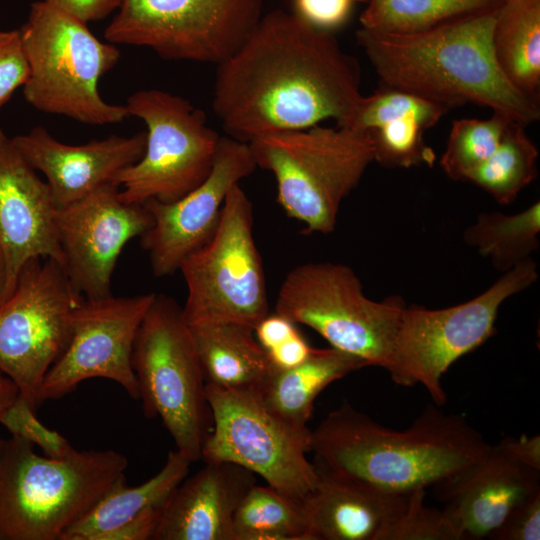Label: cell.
<instances>
[{
  "label": "cell",
  "mask_w": 540,
  "mask_h": 540,
  "mask_svg": "<svg viewBox=\"0 0 540 540\" xmlns=\"http://www.w3.org/2000/svg\"><path fill=\"white\" fill-rule=\"evenodd\" d=\"M357 1L293 0V12L314 28L333 33L349 20Z\"/></svg>",
  "instance_id": "cell-36"
},
{
  "label": "cell",
  "mask_w": 540,
  "mask_h": 540,
  "mask_svg": "<svg viewBox=\"0 0 540 540\" xmlns=\"http://www.w3.org/2000/svg\"><path fill=\"white\" fill-rule=\"evenodd\" d=\"M4 443H5V439H3L1 437V435H0V452H1L2 448H3V446H4Z\"/></svg>",
  "instance_id": "cell-44"
},
{
  "label": "cell",
  "mask_w": 540,
  "mask_h": 540,
  "mask_svg": "<svg viewBox=\"0 0 540 540\" xmlns=\"http://www.w3.org/2000/svg\"><path fill=\"white\" fill-rule=\"evenodd\" d=\"M153 223L144 204H129L110 182L56 211L64 269L74 288L88 299L111 295L118 257L128 241Z\"/></svg>",
  "instance_id": "cell-16"
},
{
  "label": "cell",
  "mask_w": 540,
  "mask_h": 540,
  "mask_svg": "<svg viewBox=\"0 0 540 540\" xmlns=\"http://www.w3.org/2000/svg\"><path fill=\"white\" fill-rule=\"evenodd\" d=\"M18 396L16 384L0 370V420Z\"/></svg>",
  "instance_id": "cell-42"
},
{
  "label": "cell",
  "mask_w": 540,
  "mask_h": 540,
  "mask_svg": "<svg viewBox=\"0 0 540 540\" xmlns=\"http://www.w3.org/2000/svg\"><path fill=\"white\" fill-rule=\"evenodd\" d=\"M11 436L22 438L38 446L44 455L65 458L75 448L56 430L47 428L36 416L32 407L20 394L0 420Z\"/></svg>",
  "instance_id": "cell-34"
},
{
  "label": "cell",
  "mask_w": 540,
  "mask_h": 540,
  "mask_svg": "<svg viewBox=\"0 0 540 540\" xmlns=\"http://www.w3.org/2000/svg\"><path fill=\"white\" fill-rule=\"evenodd\" d=\"M253 225L252 202L237 184L226 197L213 236L179 267L187 288L182 311L188 324L235 322L254 329L269 313Z\"/></svg>",
  "instance_id": "cell-10"
},
{
  "label": "cell",
  "mask_w": 540,
  "mask_h": 540,
  "mask_svg": "<svg viewBox=\"0 0 540 540\" xmlns=\"http://www.w3.org/2000/svg\"><path fill=\"white\" fill-rule=\"evenodd\" d=\"M128 460L115 450L39 455L22 438L0 452V540H60L120 479Z\"/></svg>",
  "instance_id": "cell-4"
},
{
  "label": "cell",
  "mask_w": 540,
  "mask_h": 540,
  "mask_svg": "<svg viewBox=\"0 0 540 540\" xmlns=\"http://www.w3.org/2000/svg\"><path fill=\"white\" fill-rule=\"evenodd\" d=\"M257 168L248 143L221 136L208 177L182 198L144 205L153 223L139 238L155 277L172 275L183 260L213 236L233 186Z\"/></svg>",
  "instance_id": "cell-17"
},
{
  "label": "cell",
  "mask_w": 540,
  "mask_h": 540,
  "mask_svg": "<svg viewBox=\"0 0 540 540\" xmlns=\"http://www.w3.org/2000/svg\"><path fill=\"white\" fill-rule=\"evenodd\" d=\"M300 333L297 324L274 312L268 313L254 328L260 345L268 351Z\"/></svg>",
  "instance_id": "cell-39"
},
{
  "label": "cell",
  "mask_w": 540,
  "mask_h": 540,
  "mask_svg": "<svg viewBox=\"0 0 540 540\" xmlns=\"http://www.w3.org/2000/svg\"><path fill=\"white\" fill-rule=\"evenodd\" d=\"M262 7V0H122L104 38L150 48L165 60L217 66L243 44Z\"/></svg>",
  "instance_id": "cell-14"
},
{
  "label": "cell",
  "mask_w": 540,
  "mask_h": 540,
  "mask_svg": "<svg viewBox=\"0 0 540 540\" xmlns=\"http://www.w3.org/2000/svg\"><path fill=\"white\" fill-rule=\"evenodd\" d=\"M188 325L206 384L259 393L274 368L253 328L235 322Z\"/></svg>",
  "instance_id": "cell-24"
},
{
  "label": "cell",
  "mask_w": 540,
  "mask_h": 540,
  "mask_svg": "<svg viewBox=\"0 0 540 540\" xmlns=\"http://www.w3.org/2000/svg\"><path fill=\"white\" fill-rule=\"evenodd\" d=\"M367 367L360 358L333 347L315 348L301 364L274 369L259 391L265 406L288 424L306 428L318 395L331 383Z\"/></svg>",
  "instance_id": "cell-26"
},
{
  "label": "cell",
  "mask_w": 540,
  "mask_h": 540,
  "mask_svg": "<svg viewBox=\"0 0 540 540\" xmlns=\"http://www.w3.org/2000/svg\"><path fill=\"white\" fill-rule=\"evenodd\" d=\"M314 350L302 334L298 333L266 353L274 369L285 370L304 362Z\"/></svg>",
  "instance_id": "cell-40"
},
{
  "label": "cell",
  "mask_w": 540,
  "mask_h": 540,
  "mask_svg": "<svg viewBox=\"0 0 540 540\" xmlns=\"http://www.w3.org/2000/svg\"><path fill=\"white\" fill-rule=\"evenodd\" d=\"M212 425L201 451L204 462H230L262 477L269 486L302 500L318 474L307 454L311 430L273 414L256 391L206 384Z\"/></svg>",
  "instance_id": "cell-13"
},
{
  "label": "cell",
  "mask_w": 540,
  "mask_h": 540,
  "mask_svg": "<svg viewBox=\"0 0 540 540\" xmlns=\"http://www.w3.org/2000/svg\"><path fill=\"white\" fill-rule=\"evenodd\" d=\"M492 49L506 78L539 99L540 0H503L492 30Z\"/></svg>",
  "instance_id": "cell-27"
},
{
  "label": "cell",
  "mask_w": 540,
  "mask_h": 540,
  "mask_svg": "<svg viewBox=\"0 0 540 540\" xmlns=\"http://www.w3.org/2000/svg\"><path fill=\"white\" fill-rule=\"evenodd\" d=\"M18 31L29 68L23 85L27 103L87 125L129 117L125 105L108 103L98 89L120 59L115 44L100 41L86 23L43 0L31 4Z\"/></svg>",
  "instance_id": "cell-5"
},
{
  "label": "cell",
  "mask_w": 540,
  "mask_h": 540,
  "mask_svg": "<svg viewBox=\"0 0 540 540\" xmlns=\"http://www.w3.org/2000/svg\"><path fill=\"white\" fill-rule=\"evenodd\" d=\"M461 540L489 536L526 499L540 491V471L525 467L497 445L474 464L434 486Z\"/></svg>",
  "instance_id": "cell-20"
},
{
  "label": "cell",
  "mask_w": 540,
  "mask_h": 540,
  "mask_svg": "<svg viewBox=\"0 0 540 540\" xmlns=\"http://www.w3.org/2000/svg\"><path fill=\"white\" fill-rule=\"evenodd\" d=\"M13 141L26 161L45 175L59 209L114 182L120 171L139 161L145 151L146 131L70 145L57 140L46 128L36 126L13 137Z\"/></svg>",
  "instance_id": "cell-19"
},
{
  "label": "cell",
  "mask_w": 540,
  "mask_h": 540,
  "mask_svg": "<svg viewBox=\"0 0 540 540\" xmlns=\"http://www.w3.org/2000/svg\"><path fill=\"white\" fill-rule=\"evenodd\" d=\"M132 368L145 417H159L176 450L200 460L212 418L192 334L173 298L155 294L135 338Z\"/></svg>",
  "instance_id": "cell-7"
},
{
  "label": "cell",
  "mask_w": 540,
  "mask_h": 540,
  "mask_svg": "<svg viewBox=\"0 0 540 540\" xmlns=\"http://www.w3.org/2000/svg\"><path fill=\"white\" fill-rule=\"evenodd\" d=\"M83 298L59 262L36 257L21 267L11 295L0 304V370L35 409Z\"/></svg>",
  "instance_id": "cell-12"
},
{
  "label": "cell",
  "mask_w": 540,
  "mask_h": 540,
  "mask_svg": "<svg viewBox=\"0 0 540 540\" xmlns=\"http://www.w3.org/2000/svg\"><path fill=\"white\" fill-rule=\"evenodd\" d=\"M55 8L84 22L103 20L116 9L122 0H43Z\"/></svg>",
  "instance_id": "cell-38"
},
{
  "label": "cell",
  "mask_w": 540,
  "mask_h": 540,
  "mask_svg": "<svg viewBox=\"0 0 540 540\" xmlns=\"http://www.w3.org/2000/svg\"><path fill=\"white\" fill-rule=\"evenodd\" d=\"M425 496L426 489L409 494L405 509L382 540H461L443 510L425 505Z\"/></svg>",
  "instance_id": "cell-33"
},
{
  "label": "cell",
  "mask_w": 540,
  "mask_h": 540,
  "mask_svg": "<svg viewBox=\"0 0 540 540\" xmlns=\"http://www.w3.org/2000/svg\"><path fill=\"white\" fill-rule=\"evenodd\" d=\"M525 127L511 122L493 154L466 179L500 204L513 202L537 176L539 152Z\"/></svg>",
  "instance_id": "cell-31"
},
{
  "label": "cell",
  "mask_w": 540,
  "mask_h": 540,
  "mask_svg": "<svg viewBox=\"0 0 540 540\" xmlns=\"http://www.w3.org/2000/svg\"><path fill=\"white\" fill-rule=\"evenodd\" d=\"M155 294L83 298L74 312L68 345L44 378L40 404L63 398L92 378L112 380L138 400L132 352Z\"/></svg>",
  "instance_id": "cell-15"
},
{
  "label": "cell",
  "mask_w": 540,
  "mask_h": 540,
  "mask_svg": "<svg viewBox=\"0 0 540 540\" xmlns=\"http://www.w3.org/2000/svg\"><path fill=\"white\" fill-rule=\"evenodd\" d=\"M255 483V474L242 466L205 462L176 488L153 539L231 540L235 511Z\"/></svg>",
  "instance_id": "cell-21"
},
{
  "label": "cell",
  "mask_w": 540,
  "mask_h": 540,
  "mask_svg": "<svg viewBox=\"0 0 540 540\" xmlns=\"http://www.w3.org/2000/svg\"><path fill=\"white\" fill-rule=\"evenodd\" d=\"M28 74L18 29L0 30V108L23 87Z\"/></svg>",
  "instance_id": "cell-35"
},
{
  "label": "cell",
  "mask_w": 540,
  "mask_h": 540,
  "mask_svg": "<svg viewBox=\"0 0 540 540\" xmlns=\"http://www.w3.org/2000/svg\"><path fill=\"white\" fill-rule=\"evenodd\" d=\"M448 109L411 92L380 84L360 100L348 128L366 132L374 161L388 168L432 167L434 150L424 134Z\"/></svg>",
  "instance_id": "cell-22"
},
{
  "label": "cell",
  "mask_w": 540,
  "mask_h": 540,
  "mask_svg": "<svg viewBox=\"0 0 540 540\" xmlns=\"http://www.w3.org/2000/svg\"><path fill=\"white\" fill-rule=\"evenodd\" d=\"M540 202L515 213L483 212L463 233V241L490 259L492 266L506 272L539 248Z\"/></svg>",
  "instance_id": "cell-28"
},
{
  "label": "cell",
  "mask_w": 540,
  "mask_h": 540,
  "mask_svg": "<svg viewBox=\"0 0 540 540\" xmlns=\"http://www.w3.org/2000/svg\"><path fill=\"white\" fill-rule=\"evenodd\" d=\"M493 540L540 539V491L518 505L489 536Z\"/></svg>",
  "instance_id": "cell-37"
},
{
  "label": "cell",
  "mask_w": 540,
  "mask_h": 540,
  "mask_svg": "<svg viewBox=\"0 0 540 540\" xmlns=\"http://www.w3.org/2000/svg\"><path fill=\"white\" fill-rule=\"evenodd\" d=\"M360 86L357 59L332 32L275 9L217 65L212 109L227 136L250 143L329 119L348 127L363 97Z\"/></svg>",
  "instance_id": "cell-1"
},
{
  "label": "cell",
  "mask_w": 540,
  "mask_h": 540,
  "mask_svg": "<svg viewBox=\"0 0 540 540\" xmlns=\"http://www.w3.org/2000/svg\"><path fill=\"white\" fill-rule=\"evenodd\" d=\"M503 0H368L361 28L383 34L412 35L454 19L495 8Z\"/></svg>",
  "instance_id": "cell-30"
},
{
  "label": "cell",
  "mask_w": 540,
  "mask_h": 540,
  "mask_svg": "<svg viewBox=\"0 0 540 540\" xmlns=\"http://www.w3.org/2000/svg\"><path fill=\"white\" fill-rule=\"evenodd\" d=\"M499 6L412 35L359 28L356 39L380 84L448 110L464 104L487 107L527 126L540 118L539 99L515 88L495 59L492 30Z\"/></svg>",
  "instance_id": "cell-3"
},
{
  "label": "cell",
  "mask_w": 540,
  "mask_h": 540,
  "mask_svg": "<svg viewBox=\"0 0 540 540\" xmlns=\"http://www.w3.org/2000/svg\"><path fill=\"white\" fill-rule=\"evenodd\" d=\"M406 303L393 295L368 298L348 265L308 262L285 276L275 312L315 330L331 347L389 370L400 318Z\"/></svg>",
  "instance_id": "cell-8"
},
{
  "label": "cell",
  "mask_w": 540,
  "mask_h": 540,
  "mask_svg": "<svg viewBox=\"0 0 540 540\" xmlns=\"http://www.w3.org/2000/svg\"><path fill=\"white\" fill-rule=\"evenodd\" d=\"M491 445L467 420L430 405L405 430L387 428L348 403L311 431L314 464L396 495L434 487L483 457Z\"/></svg>",
  "instance_id": "cell-2"
},
{
  "label": "cell",
  "mask_w": 540,
  "mask_h": 540,
  "mask_svg": "<svg viewBox=\"0 0 540 540\" xmlns=\"http://www.w3.org/2000/svg\"><path fill=\"white\" fill-rule=\"evenodd\" d=\"M57 208L48 184L0 128V240L7 267L5 300L31 258H52L64 268ZM4 300V301H5Z\"/></svg>",
  "instance_id": "cell-18"
},
{
  "label": "cell",
  "mask_w": 540,
  "mask_h": 540,
  "mask_svg": "<svg viewBox=\"0 0 540 540\" xmlns=\"http://www.w3.org/2000/svg\"><path fill=\"white\" fill-rule=\"evenodd\" d=\"M7 284V267L4 250L0 240V304L5 300V291Z\"/></svg>",
  "instance_id": "cell-43"
},
{
  "label": "cell",
  "mask_w": 540,
  "mask_h": 540,
  "mask_svg": "<svg viewBox=\"0 0 540 540\" xmlns=\"http://www.w3.org/2000/svg\"><path fill=\"white\" fill-rule=\"evenodd\" d=\"M497 446L517 463L533 470L540 471V437L539 435L506 437Z\"/></svg>",
  "instance_id": "cell-41"
},
{
  "label": "cell",
  "mask_w": 540,
  "mask_h": 540,
  "mask_svg": "<svg viewBox=\"0 0 540 540\" xmlns=\"http://www.w3.org/2000/svg\"><path fill=\"white\" fill-rule=\"evenodd\" d=\"M537 279V263L531 257L466 302L441 309L406 305L388 370L391 379L400 386L420 384L437 406L443 405V375L495 334L501 305Z\"/></svg>",
  "instance_id": "cell-9"
},
{
  "label": "cell",
  "mask_w": 540,
  "mask_h": 540,
  "mask_svg": "<svg viewBox=\"0 0 540 540\" xmlns=\"http://www.w3.org/2000/svg\"><path fill=\"white\" fill-rule=\"evenodd\" d=\"M511 122L513 120L496 112L485 120L454 121L440 159L444 173L452 180L466 181L469 174L493 154Z\"/></svg>",
  "instance_id": "cell-32"
},
{
  "label": "cell",
  "mask_w": 540,
  "mask_h": 540,
  "mask_svg": "<svg viewBox=\"0 0 540 540\" xmlns=\"http://www.w3.org/2000/svg\"><path fill=\"white\" fill-rule=\"evenodd\" d=\"M231 540H309L302 500L255 483L235 511Z\"/></svg>",
  "instance_id": "cell-29"
},
{
  "label": "cell",
  "mask_w": 540,
  "mask_h": 540,
  "mask_svg": "<svg viewBox=\"0 0 540 540\" xmlns=\"http://www.w3.org/2000/svg\"><path fill=\"white\" fill-rule=\"evenodd\" d=\"M248 144L257 168L274 175L277 202L307 233L335 230L342 202L374 161L369 135L348 127L315 125Z\"/></svg>",
  "instance_id": "cell-6"
},
{
  "label": "cell",
  "mask_w": 540,
  "mask_h": 540,
  "mask_svg": "<svg viewBox=\"0 0 540 540\" xmlns=\"http://www.w3.org/2000/svg\"><path fill=\"white\" fill-rule=\"evenodd\" d=\"M125 106L129 117L141 119L147 131L141 159L114 180L123 201L170 203L208 177L221 136L207 124L201 109L160 89L138 90L127 98Z\"/></svg>",
  "instance_id": "cell-11"
},
{
  "label": "cell",
  "mask_w": 540,
  "mask_h": 540,
  "mask_svg": "<svg viewBox=\"0 0 540 540\" xmlns=\"http://www.w3.org/2000/svg\"><path fill=\"white\" fill-rule=\"evenodd\" d=\"M315 467L317 483L302 499L309 540H382L407 505L410 493H382Z\"/></svg>",
  "instance_id": "cell-23"
},
{
  "label": "cell",
  "mask_w": 540,
  "mask_h": 540,
  "mask_svg": "<svg viewBox=\"0 0 540 540\" xmlns=\"http://www.w3.org/2000/svg\"><path fill=\"white\" fill-rule=\"evenodd\" d=\"M192 462L169 451L161 470L138 486L120 479L60 540H108L110 535L146 510L167 504L187 477Z\"/></svg>",
  "instance_id": "cell-25"
}]
</instances>
